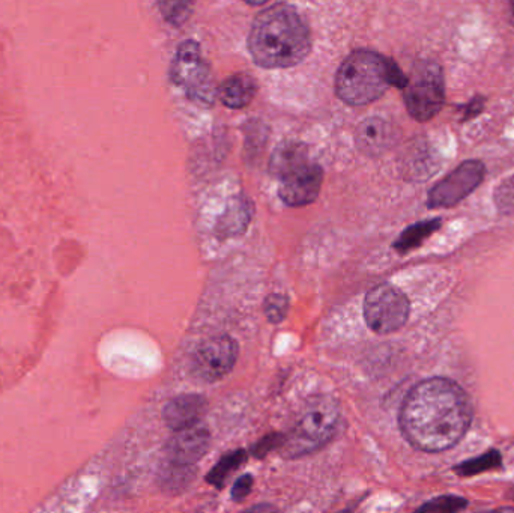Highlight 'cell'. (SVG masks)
<instances>
[{
    "mask_svg": "<svg viewBox=\"0 0 514 513\" xmlns=\"http://www.w3.org/2000/svg\"><path fill=\"white\" fill-rule=\"evenodd\" d=\"M468 393L448 378H429L406 395L399 425L405 440L421 452L439 453L456 446L471 428Z\"/></svg>",
    "mask_w": 514,
    "mask_h": 513,
    "instance_id": "1",
    "label": "cell"
},
{
    "mask_svg": "<svg viewBox=\"0 0 514 513\" xmlns=\"http://www.w3.org/2000/svg\"><path fill=\"white\" fill-rule=\"evenodd\" d=\"M248 49L261 67H294L312 50V34L306 20L294 7L274 5L254 19Z\"/></svg>",
    "mask_w": 514,
    "mask_h": 513,
    "instance_id": "2",
    "label": "cell"
},
{
    "mask_svg": "<svg viewBox=\"0 0 514 513\" xmlns=\"http://www.w3.org/2000/svg\"><path fill=\"white\" fill-rule=\"evenodd\" d=\"M408 77L396 62L372 50L352 52L340 65L336 92L349 106H366L381 98L390 86L405 88Z\"/></svg>",
    "mask_w": 514,
    "mask_h": 513,
    "instance_id": "3",
    "label": "cell"
},
{
    "mask_svg": "<svg viewBox=\"0 0 514 513\" xmlns=\"http://www.w3.org/2000/svg\"><path fill=\"white\" fill-rule=\"evenodd\" d=\"M342 422V410L330 396H319L306 405L288 435H283L280 452L286 458H298L322 449L333 440Z\"/></svg>",
    "mask_w": 514,
    "mask_h": 513,
    "instance_id": "4",
    "label": "cell"
},
{
    "mask_svg": "<svg viewBox=\"0 0 514 513\" xmlns=\"http://www.w3.org/2000/svg\"><path fill=\"white\" fill-rule=\"evenodd\" d=\"M406 109L420 122L430 121L441 112L445 101L444 74L435 62H420L403 88Z\"/></svg>",
    "mask_w": 514,
    "mask_h": 513,
    "instance_id": "5",
    "label": "cell"
},
{
    "mask_svg": "<svg viewBox=\"0 0 514 513\" xmlns=\"http://www.w3.org/2000/svg\"><path fill=\"white\" fill-rule=\"evenodd\" d=\"M170 76L175 85L182 86L187 91L191 100L202 106H211L214 103V80L199 44L185 41L178 47Z\"/></svg>",
    "mask_w": 514,
    "mask_h": 513,
    "instance_id": "6",
    "label": "cell"
},
{
    "mask_svg": "<svg viewBox=\"0 0 514 513\" xmlns=\"http://www.w3.org/2000/svg\"><path fill=\"white\" fill-rule=\"evenodd\" d=\"M411 312L408 297L393 285L375 286L364 300V318L370 330L390 334L406 324Z\"/></svg>",
    "mask_w": 514,
    "mask_h": 513,
    "instance_id": "7",
    "label": "cell"
},
{
    "mask_svg": "<svg viewBox=\"0 0 514 513\" xmlns=\"http://www.w3.org/2000/svg\"><path fill=\"white\" fill-rule=\"evenodd\" d=\"M486 175V167L481 161H463L450 175L439 181L429 193L427 207L451 208L468 198L481 183Z\"/></svg>",
    "mask_w": 514,
    "mask_h": 513,
    "instance_id": "8",
    "label": "cell"
},
{
    "mask_svg": "<svg viewBox=\"0 0 514 513\" xmlns=\"http://www.w3.org/2000/svg\"><path fill=\"white\" fill-rule=\"evenodd\" d=\"M238 345L229 336H215L200 345L194 354L193 374L206 383L226 377L238 359Z\"/></svg>",
    "mask_w": 514,
    "mask_h": 513,
    "instance_id": "9",
    "label": "cell"
},
{
    "mask_svg": "<svg viewBox=\"0 0 514 513\" xmlns=\"http://www.w3.org/2000/svg\"><path fill=\"white\" fill-rule=\"evenodd\" d=\"M324 181V170L319 164L306 163L282 178L280 198L289 207H306L316 201Z\"/></svg>",
    "mask_w": 514,
    "mask_h": 513,
    "instance_id": "10",
    "label": "cell"
},
{
    "mask_svg": "<svg viewBox=\"0 0 514 513\" xmlns=\"http://www.w3.org/2000/svg\"><path fill=\"white\" fill-rule=\"evenodd\" d=\"M209 440V432L205 428H197V425L176 431L167 444L166 462L179 467L193 468V465L205 456Z\"/></svg>",
    "mask_w": 514,
    "mask_h": 513,
    "instance_id": "11",
    "label": "cell"
},
{
    "mask_svg": "<svg viewBox=\"0 0 514 513\" xmlns=\"http://www.w3.org/2000/svg\"><path fill=\"white\" fill-rule=\"evenodd\" d=\"M396 139V128L382 118L364 119L355 134L358 148L370 155L382 154L387 151L396 142Z\"/></svg>",
    "mask_w": 514,
    "mask_h": 513,
    "instance_id": "12",
    "label": "cell"
},
{
    "mask_svg": "<svg viewBox=\"0 0 514 513\" xmlns=\"http://www.w3.org/2000/svg\"><path fill=\"white\" fill-rule=\"evenodd\" d=\"M206 411L205 398L199 395H184L170 401L164 408V420L172 431L197 425Z\"/></svg>",
    "mask_w": 514,
    "mask_h": 513,
    "instance_id": "13",
    "label": "cell"
},
{
    "mask_svg": "<svg viewBox=\"0 0 514 513\" xmlns=\"http://www.w3.org/2000/svg\"><path fill=\"white\" fill-rule=\"evenodd\" d=\"M257 83L248 74H233L218 88L221 103L230 109H242L253 101Z\"/></svg>",
    "mask_w": 514,
    "mask_h": 513,
    "instance_id": "14",
    "label": "cell"
},
{
    "mask_svg": "<svg viewBox=\"0 0 514 513\" xmlns=\"http://www.w3.org/2000/svg\"><path fill=\"white\" fill-rule=\"evenodd\" d=\"M309 163L306 145L298 142H286L274 151L270 161V170L276 177L285 178L294 170Z\"/></svg>",
    "mask_w": 514,
    "mask_h": 513,
    "instance_id": "15",
    "label": "cell"
},
{
    "mask_svg": "<svg viewBox=\"0 0 514 513\" xmlns=\"http://www.w3.org/2000/svg\"><path fill=\"white\" fill-rule=\"evenodd\" d=\"M441 219L424 220V222L415 223L400 234L399 240L394 243V249L400 253L409 252L420 246L424 240L430 237L433 232L441 228Z\"/></svg>",
    "mask_w": 514,
    "mask_h": 513,
    "instance_id": "16",
    "label": "cell"
},
{
    "mask_svg": "<svg viewBox=\"0 0 514 513\" xmlns=\"http://www.w3.org/2000/svg\"><path fill=\"white\" fill-rule=\"evenodd\" d=\"M245 461H247V453H245L244 450L229 453V455L223 456V458L217 462V465L212 468L206 480H208L211 485L217 486V488H223L230 474L238 470Z\"/></svg>",
    "mask_w": 514,
    "mask_h": 513,
    "instance_id": "17",
    "label": "cell"
},
{
    "mask_svg": "<svg viewBox=\"0 0 514 513\" xmlns=\"http://www.w3.org/2000/svg\"><path fill=\"white\" fill-rule=\"evenodd\" d=\"M158 10L167 23L182 26L193 14V0H157Z\"/></svg>",
    "mask_w": 514,
    "mask_h": 513,
    "instance_id": "18",
    "label": "cell"
},
{
    "mask_svg": "<svg viewBox=\"0 0 514 513\" xmlns=\"http://www.w3.org/2000/svg\"><path fill=\"white\" fill-rule=\"evenodd\" d=\"M501 465V455L496 450H490V452L484 453L483 456L471 459V461L462 462V464L454 467L459 476L471 477L475 474L483 473V471L492 470V468H498Z\"/></svg>",
    "mask_w": 514,
    "mask_h": 513,
    "instance_id": "19",
    "label": "cell"
},
{
    "mask_svg": "<svg viewBox=\"0 0 514 513\" xmlns=\"http://www.w3.org/2000/svg\"><path fill=\"white\" fill-rule=\"evenodd\" d=\"M466 506H468V500L465 498L445 495L421 506L420 512L454 513L465 509Z\"/></svg>",
    "mask_w": 514,
    "mask_h": 513,
    "instance_id": "20",
    "label": "cell"
},
{
    "mask_svg": "<svg viewBox=\"0 0 514 513\" xmlns=\"http://www.w3.org/2000/svg\"><path fill=\"white\" fill-rule=\"evenodd\" d=\"M265 315L271 322H282L288 315L289 300L286 295L274 294L270 295L265 301Z\"/></svg>",
    "mask_w": 514,
    "mask_h": 513,
    "instance_id": "21",
    "label": "cell"
},
{
    "mask_svg": "<svg viewBox=\"0 0 514 513\" xmlns=\"http://www.w3.org/2000/svg\"><path fill=\"white\" fill-rule=\"evenodd\" d=\"M495 204L502 214H514V177L496 189Z\"/></svg>",
    "mask_w": 514,
    "mask_h": 513,
    "instance_id": "22",
    "label": "cell"
},
{
    "mask_svg": "<svg viewBox=\"0 0 514 513\" xmlns=\"http://www.w3.org/2000/svg\"><path fill=\"white\" fill-rule=\"evenodd\" d=\"M251 488H253V477L248 476V474L247 476H242L241 479L236 480L235 485H233V500H244V498L248 497V494H250Z\"/></svg>",
    "mask_w": 514,
    "mask_h": 513,
    "instance_id": "23",
    "label": "cell"
},
{
    "mask_svg": "<svg viewBox=\"0 0 514 513\" xmlns=\"http://www.w3.org/2000/svg\"><path fill=\"white\" fill-rule=\"evenodd\" d=\"M283 435H270V437L262 440L261 443L254 447L253 452L256 456H264L271 449L282 446Z\"/></svg>",
    "mask_w": 514,
    "mask_h": 513,
    "instance_id": "24",
    "label": "cell"
},
{
    "mask_svg": "<svg viewBox=\"0 0 514 513\" xmlns=\"http://www.w3.org/2000/svg\"><path fill=\"white\" fill-rule=\"evenodd\" d=\"M484 107V98L483 97H477L474 101H471V103L466 106L465 110V118H463V121H468V119L474 118V116H477L478 113H481V110H483Z\"/></svg>",
    "mask_w": 514,
    "mask_h": 513,
    "instance_id": "25",
    "label": "cell"
},
{
    "mask_svg": "<svg viewBox=\"0 0 514 513\" xmlns=\"http://www.w3.org/2000/svg\"><path fill=\"white\" fill-rule=\"evenodd\" d=\"M508 5H510L511 23H513V25H514V0H508Z\"/></svg>",
    "mask_w": 514,
    "mask_h": 513,
    "instance_id": "26",
    "label": "cell"
},
{
    "mask_svg": "<svg viewBox=\"0 0 514 513\" xmlns=\"http://www.w3.org/2000/svg\"><path fill=\"white\" fill-rule=\"evenodd\" d=\"M245 2L250 5H262L265 4V2H268V0H245Z\"/></svg>",
    "mask_w": 514,
    "mask_h": 513,
    "instance_id": "27",
    "label": "cell"
}]
</instances>
